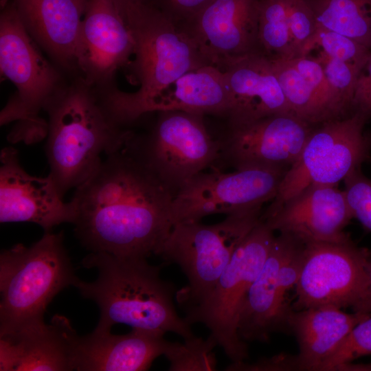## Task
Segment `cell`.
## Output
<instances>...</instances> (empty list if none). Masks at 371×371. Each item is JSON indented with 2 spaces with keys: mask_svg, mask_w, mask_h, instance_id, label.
I'll return each instance as SVG.
<instances>
[{
  "mask_svg": "<svg viewBox=\"0 0 371 371\" xmlns=\"http://www.w3.org/2000/svg\"><path fill=\"white\" fill-rule=\"evenodd\" d=\"M170 189L124 147L75 188L74 232L91 252L156 255L173 227Z\"/></svg>",
  "mask_w": 371,
  "mask_h": 371,
  "instance_id": "6da1fadb",
  "label": "cell"
},
{
  "mask_svg": "<svg viewBox=\"0 0 371 371\" xmlns=\"http://www.w3.org/2000/svg\"><path fill=\"white\" fill-rule=\"evenodd\" d=\"M116 5L133 34L134 58L130 63L139 87L125 92L113 86L100 93L113 120L127 128L150 113L157 100L179 77L211 64L194 40L155 4Z\"/></svg>",
  "mask_w": 371,
  "mask_h": 371,
  "instance_id": "7a4b0ae2",
  "label": "cell"
},
{
  "mask_svg": "<svg viewBox=\"0 0 371 371\" xmlns=\"http://www.w3.org/2000/svg\"><path fill=\"white\" fill-rule=\"evenodd\" d=\"M43 110L48 115V175L63 197L96 170L101 154L122 148L133 133L113 119L100 91L79 76L65 82Z\"/></svg>",
  "mask_w": 371,
  "mask_h": 371,
  "instance_id": "3957f363",
  "label": "cell"
},
{
  "mask_svg": "<svg viewBox=\"0 0 371 371\" xmlns=\"http://www.w3.org/2000/svg\"><path fill=\"white\" fill-rule=\"evenodd\" d=\"M87 269H96L95 280L78 278L74 286L100 309L95 330L111 331L118 324L132 328L174 333L184 340L194 337L191 325L175 308V284L161 278L159 266L144 257H122L106 252H91L82 260Z\"/></svg>",
  "mask_w": 371,
  "mask_h": 371,
  "instance_id": "277c9868",
  "label": "cell"
},
{
  "mask_svg": "<svg viewBox=\"0 0 371 371\" xmlns=\"http://www.w3.org/2000/svg\"><path fill=\"white\" fill-rule=\"evenodd\" d=\"M78 280L62 231L45 232L29 247L18 243L3 249L0 254V335L45 324L49 304Z\"/></svg>",
  "mask_w": 371,
  "mask_h": 371,
  "instance_id": "5b68a950",
  "label": "cell"
},
{
  "mask_svg": "<svg viewBox=\"0 0 371 371\" xmlns=\"http://www.w3.org/2000/svg\"><path fill=\"white\" fill-rule=\"evenodd\" d=\"M23 26L12 0L3 1L0 15L1 74L15 86L0 113V124L15 122L10 142L32 144L47 135V121L39 116L65 82L61 69L50 63Z\"/></svg>",
  "mask_w": 371,
  "mask_h": 371,
  "instance_id": "8992f818",
  "label": "cell"
},
{
  "mask_svg": "<svg viewBox=\"0 0 371 371\" xmlns=\"http://www.w3.org/2000/svg\"><path fill=\"white\" fill-rule=\"evenodd\" d=\"M261 214L262 210H258L226 215L212 225L192 222L173 225L156 255L177 265L188 279L187 285L176 293L183 311L211 291Z\"/></svg>",
  "mask_w": 371,
  "mask_h": 371,
  "instance_id": "52a82bcc",
  "label": "cell"
},
{
  "mask_svg": "<svg viewBox=\"0 0 371 371\" xmlns=\"http://www.w3.org/2000/svg\"><path fill=\"white\" fill-rule=\"evenodd\" d=\"M276 236L267 225L258 223L243 240L211 291L185 311L190 324L201 323L233 363L249 357L238 331L240 312L249 289L269 256Z\"/></svg>",
  "mask_w": 371,
  "mask_h": 371,
  "instance_id": "ba28073f",
  "label": "cell"
},
{
  "mask_svg": "<svg viewBox=\"0 0 371 371\" xmlns=\"http://www.w3.org/2000/svg\"><path fill=\"white\" fill-rule=\"evenodd\" d=\"M146 133H134L123 146L175 194L196 175L217 163L220 142L208 133L203 115L180 111L157 112Z\"/></svg>",
  "mask_w": 371,
  "mask_h": 371,
  "instance_id": "9c48e42d",
  "label": "cell"
},
{
  "mask_svg": "<svg viewBox=\"0 0 371 371\" xmlns=\"http://www.w3.org/2000/svg\"><path fill=\"white\" fill-rule=\"evenodd\" d=\"M369 119L352 114L315 126L296 161L286 170L276 197L261 216L269 215L311 184L337 186L361 167L371 150L364 133Z\"/></svg>",
  "mask_w": 371,
  "mask_h": 371,
  "instance_id": "30bf717a",
  "label": "cell"
},
{
  "mask_svg": "<svg viewBox=\"0 0 371 371\" xmlns=\"http://www.w3.org/2000/svg\"><path fill=\"white\" fill-rule=\"evenodd\" d=\"M288 169L246 168L224 173L201 172L186 183L173 196V225L199 222L214 214L262 210L277 195Z\"/></svg>",
  "mask_w": 371,
  "mask_h": 371,
  "instance_id": "8fae6325",
  "label": "cell"
},
{
  "mask_svg": "<svg viewBox=\"0 0 371 371\" xmlns=\"http://www.w3.org/2000/svg\"><path fill=\"white\" fill-rule=\"evenodd\" d=\"M304 243L293 235L279 233L242 306L238 325L244 341H269L272 333H289V319Z\"/></svg>",
  "mask_w": 371,
  "mask_h": 371,
  "instance_id": "7c38bea8",
  "label": "cell"
},
{
  "mask_svg": "<svg viewBox=\"0 0 371 371\" xmlns=\"http://www.w3.org/2000/svg\"><path fill=\"white\" fill-rule=\"evenodd\" d=\"M370 261V252L351 238L304 243L293 310L352 308L364 288Z\"/></svg>",
  "mask_w": 371,
  "mask_h": 371,
  "instance_id": "4fadbf2b",
  "label": "cell"
},
{
  "mask_svg": "<svg viewBox=\"0 0 371 371\" xmlns=\"http://www.w3.org/2000/svg\"><path fill=\"white\" fill-rule=\"evenodd\" d=\"M315 127L290 113L229 125L225 135L218 139L219 160L236 170L289 169Z\"/></svg>",
  "mask_w": 371,
  "mask_h": 371,
  "instance_id": "5bb4252c",
  "label": "cell"
},
{
  "mask_svg": "<svg viewBox=\"0 0 371 371\" xmlns=\"http://www.w3.org/2000/svg\"><path fill=\"white\" fill-rule=\"evenodd\" d=\"M134 40L113 0H88L76 54V71L99 89L113 87L116 71L130 63Z\"/></svg>",
  "mask_w": 371,
  "mask_h": 371,
  "instance_id": "9a60e30c",
  "label": "cell"
},
{
  "mask_svg": "<svg viewBox=\"0 0 371 371\" xmlns=\"http://www.w3.org/2000/svg\"><path fill=\"white\" fill-rule=\"evenodd\" d=\"M259 0H212L178 25L212 65L223 69L254 53L258 44Z\"/></svg>",
  "mask_w": 371,
  "mask_h": 371,
  "instance_id": "2e32d148",
  "label": "cell"
},
{
  "mask_svg": "<svg viewBox=\"0 0 371 371\" xmlns=\"http://www.w3.org/2000/svg\"><path fill=\"white\" fill-rule=\"evenodd\" d=\"M0 222H31L45 232L63 223H74L73 203L65 202L48 175L36 177L21 166L19 152L12 146L0 153Z\"/></svg>",
  "mask_w": 371,
  "mask_h": 371,
  "instance_id": "e0dca14e",
  "label": "cell"
},
{
  "mask_svg": "<svg viewBox=\"0 0 371 371\" xmlns=\"http://www.w3.org/2000/svg\"><path fill=\"white\" fill-rule=\"evenodd\" d=\"M260 220L274 232L306 242H344V229L353 218L346 194L337 186L311 184Z\"/></svg>",
  "mask_w": 371,
  "mask_h": 371,
  "instance_id": "ac0fdd59",
  "label": "cell"
},
{
  "mask_svg": "<svg viewBox=\"0 0 371 371\" xmlns=\"http://www.w3.org/2000/svg\"><path fill=\"white\" fill-rule=\"evenodd\" d=\"M78 337L69 319L59 315L49 324L0 335V370H74Z\"/></svg>",
  "mask_w": 371,
  "mask_h": 371,
  "instance_id": "d6986e66",
  "label": "cell"
},
{
  "mask_svg": "<svg viewBox=\"0 0 371 371\" xmlns=\"http://www.w3.org/2000/svg\"><path fill=\"white\" fill-rule=\"evenodd\" d=\"M28 34L61 70L76 71L88 0H12Z\"/></svg>",
  "mask_w": 371,
  "mask_h": 371,
  "instance_id": "ffe728a7",
  "label": "cell"
},
{
  "mask_svg": "<svg viewBox=\"0 0 371 371\" xmlns=\"http://www.w3.org/2000/svg\"><path fill=\"white\" fill-rule=\"evenodd\" d=\"M164 333L132 328L124 335L94 330L80 337L74 357L77 371L148 370L164 355L170 341Z\"/></svg>",
  "mask_w": 371,
  "mask_h": 371,
  "instance_id": "44dd1931",
  "label": "cell"
},
{
  "mask_svg": "<svg viewBox=\"0 0 371 371\" xmlns=\"http://www.w3.org/2000/svg\"><path fill=\"white\" fill-rule=\"evenodd\" d=\"M223 71L231 97L229 125L245 124L279 113H292L267 56L251 54L230 63Z\"/></svg>",
  "mask_w": 371,
  "mask_h": 371,
  "instance_id": "7402d4cb",
  "label": "cell"
},
{
  "mask_svg": "<svg viewBox=\"0 0 371 371\" xmlns=\"http://www.w3.org/2000/svg\"><path fill=\"white\" fill-rule=\"evenodd\" d=\"M370 313H348L333 306L293 310L289 319V333L295 335L299 352L297 370H319L323 363L359 322Z\"/></svg>",
  "mask_w": 371,
  "mask_h": 371,
  "instance_id": "603a6c76",
  "label": "cell"
},
{
  "mask_svg": "<svg viewBox=\"0 0 371 371\" xmlns=\"http://www.w3.org/2000/svg\"><path fill=\"white\" fill-rule=\"evenodd\" d=\"M230 109V93L224 71L207 65L175 81L155 103L151 113L180 111L227 117Z\"/></svg>",
  "mask_w": 371,
  "mask_h": 371,
  "instance_id": "cb8c5ba5",
  "label": "cell"
},
{
  "mask_svg": "<svg viewBox=\"0 0 371 371\" xmlns=\"http://www.w3.org/2000/svg\"><path fill=\"white\" fill-rule=\"evenodd\" d=\"M317 25L371 49V0H306Z\"/></svg>",
  "mask_w": 371,
  "mask_h": 371,
  "instance_id": "d4e9b609",
  "label": "cell"
},
{
  "mask_svg": "<svg viewBox=\"0 0 371 371\" xmlns=\"http://www.w3.org/2000/svg\"><path fill=\"white\" fill-rule=\"evenodd\" d=\"M270 60L293 114L315 126L334 120L313 85L290 59Z\"/></svg>",
  "mask_w": 371,
  "mask_h": 371,
  "instance_id": "484cf974",
  "label": "cell"
},
{
  "mask_svg": "<svg viewBox=\"0 0 371 371\" xmlns=\"http://www.w3.org/2000/svg\"><path fill=\"white\" fill-rule=\"evenodd\" d=\"M291 1L259 0V48L262 54L270 58L291 59L297 57L289 27Z\"/></svg>",
  "mask_w": 371,
  "mask_h": 371,
  "instance_id": "4316f807",
  "label": "cell"
},
{
  "mask_svg": "<svg viewBox=\"0 0 371 371\" xmlns=\"http://www.w3.org/2000/svg\"><path fill=\"white\" fill-rule=\"evenodd\" d=\"M218 346L209 336L207 339L194 336L184 343L171 342L164 355L171 371H212L216 370L217 361L214 348Z\"/></svg>",
  "mask_w": 371,
  "mask_h": 371,
  "instance_id": "83f0119b",
  "label": "cell"
},
{
  "mask_svg": "<svg viewBox=\"0 0 371 371\" xmlns=\"http://www.w3.org/2000/svg\"><path fill=\"white\" fill-rule=\"evenodd\" d=\"M317 48L332 58L360 69L363 67L371 52L355 40L319 25L306 45L304 56L308 55Z\"/></svg>",
  "mask_w": 371,
  "mask_h": 371,
  "instance_id": "f1b7e54d",
  "label": "cell"
},
{
  "mask_svg": "<svg viewBox=\"0 0 371 371\" xmlns=\"http://www.w3.org/2000/svg\"><path fill=\"white\" fill-rule=\"evenodd\" d=\"M371 354V315L357 324L319 370H344L350 362Z\"/></svg>",
  "mask_w": 371,
  "mask_h": 371,
  "instance_id": "f546056e",
  "label": "cell"
},
{
  "mask_svg": "<svg viewBox=\"0 0 371 371\" xmlns=\"http://www.w3.org/2000/svg\"><path fill=\"white\" fill-rule=\"evenodd\" d=\"M314 58L322 65L332 88L346 106L352 113V106L355 85L361 69L332 58L320 50Z\"/></svg>",
  "mask_w": 371,
  "mask_h": 371,
  "instance_id": "4dcf8cb0",
  "label": "cell"
},
{
  "mask_svg": "<svg viewBox=\"0 0 371 371\" xmlns=\"http://www.w3.org/2000/svg\"><path fill=\"white\" fill-rule=\"evenodd\" d=\"M343 181L353 218L371 231V179L363 175L359 167L350 172Z\"/></svg>",
  "mask_w": 371,
  "mask_h": 371,
  "instance_id": "1f68e13d",
  "label": "cell"
},
{
  "mask_svg": "<svg viewBox=\"0 0 371 371\" xmlns=\"http://www.w3.org/2000/svg\"><path fill=\"white\" fill-rule=\"evenodd\" d=\"M289 27L297 57L303 56L305 48L317 27L314 13L306 0L291 1Z\"/></svg>",
  "mask_w": 371,
  "mask_h": 371,
  "instance_id": "d6a6232c",
  "label": "cell"
},
{
  "mask_svg": "<svg viewBox=\"0 0 371 371\" xmlns=\"http://www.w3.org/2000/svg\"><path fill=\"white\" fill-rule=\"evenodd\" d=\"M212 0H155V5L177 25H181Z\"/></svg>",
  "mask_w": 371,
  "mask_h": 371,
  "instance_id": "836d02e7",
  "label": "cell"
},
{
  "mask_svg": "<svg viewBox=\"0 0 371 371\" xmlns=\"http://www.w3.org/2000/svg\"><path fill=\"white\" fill-rule=\"evenodd\" d=\"M352 109V113L358 112L368 119L371 117V52L358 76Z\"/></svg>",
  "mask_w": 371,
  "mask_h": 371,
  "instance_id": "e575fe53",
  "label": "cell"
},
{
  "mask_svg": "<svg viewBox=\"0 0 371 371\" xmlns=\"http://www.w3.org/2000/svg\"><path fill=\"white\" fill-rule=\"evenodd\" d=\"M352 308L355 312L371 313V261L368 267L363 291L359 299Z\"/></svg>",
  "mask_w": 371,
  "mask_h": 371,
  "instance_id": "d590c367",
  "label": "cell"
},
{
  "mask_svg": "<svg viewBox=\"0 0 371 371\" xmlns=\"http://www.w3.org/2000/svg\"><path fill=\"white\" fill-rule=\"evenodd\" d=\"M116 4L125 3H142L155 4V0H113Z\"/></svg>",
  "mask_w": 371,
  "mask_h": 371,
  "instance_id": "8d00e7d4",
  "label": "cell"
}]
</instances>
